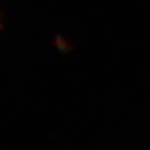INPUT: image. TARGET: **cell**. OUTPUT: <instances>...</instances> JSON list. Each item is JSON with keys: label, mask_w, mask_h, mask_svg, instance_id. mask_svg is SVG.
Segmentation results:
<instances>
[{"label": "cell", "mask_w": 150, "mask_h": 150, "mask_svg": "<svg viewBox=\"0 0 150 150\" xmlns=\"http://www.w3.org/2000/svg\"><path fill=\"white\" fill-rule=\"evenodd\" d=\"M3 29V22H2V17H1V13H0V31Z\"/></svg>", "instance_id": "1"}]
</instances>
